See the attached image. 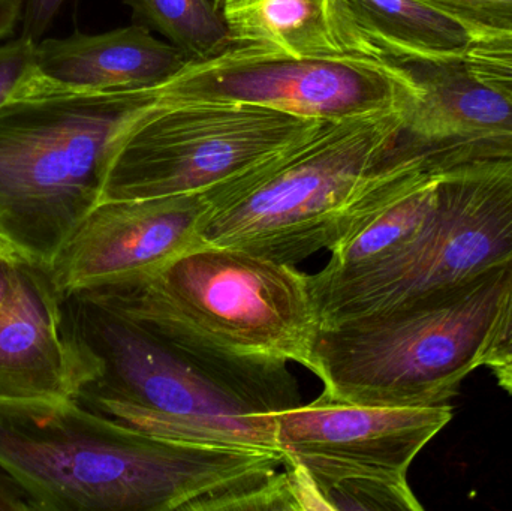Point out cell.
<instances>
[{
	"mask_svg": "<svg viewBox=\"0 0 512 511\" xmlns=\"http://www.w3.org/2000/svg\"><path fill=\"white\" fill-rule=\"evenodd\" d=\"M78 293L276 413L301 405L288 365L310 371L319 318L295 266L200 245L153 275Z\"/></svg>",
	"mask_w": 512,
	"mask_h": 511,
	"instance_id": "obj_1",
	"label": "cell"
},
{
	"mask_svg": "<svg viewBox=\"0 0 512 511\" xmlns=\"http://www.w3.org/2000/svg\"><path fill=\"white\" fill-rule=\"evenodd\" d=\"M406 111L328 123L251 170L204 191L201 245L297 266L333 251L426 176L418 158H393Z\"/></svg>",
	"mask_w": 512,
	"mask_h": 511,
	"instance_id": "obj_2",
	"label": "cell"
},
{
	"mask_svg": "<svg viewBox=\"0 0 512 511\" xmlns=\"http://www.w3.org/2000/svg\"><path fill=\"white\" fill-rule=\"evenodd\" d=\"M75 401L153 437L280 456L276 411L86 294H62Z\"/></svg>",
	"mask_w": 512,
	"mask_h": 511,
	"instance_id": "obj_3",
	"label": "cell"
},
{
	"mask_svg": "<svg viewBox=\"0 0 512 511\" xmlns=\"http://www.w3.org/2000/svg\"><path fill=\"white\" fill-rule=\"evenodd\" d=\"M512 261L462 287L319 326L310 372L331 401L375 407L450 404L481 356Z\"/></svg>",
	"mask_w": 512,
	"mask_h": 511,
	"instance_id": "obj_4",
	"label": "cell"
},
{
	"mask_svg": "<svg viewBox=\"0 0 512 511\" xmlns=\"http://www.w3.org/2000/svg\"><path fill=\"white\" fill-rule=\"evenodd\" d=\"M0 465L38 511H168L189 476L182 444L72 398L0 395Z\"/></svg>",
	"mask_w": 512,
	"mask_h": 511,
	"instance_id": "obj_5",
	"label": "cell"
},
{
	"mask_svg": "<svg viewBox=\"0 0 512 511\" xmlns=\"http://www.w3.org/2000/svg\"><path fill=\"white\" fill-rule=\"evenodd\" d=\"M125 93H41L0 107V236L50 267L102 201Z\"/></svg>",
	"mask_w": 512,
	"mask_h": 511,
	"instance_id": "obj_6",
	"label": "cell"
},
{
	"mask_svg": "<svg viewBox=\"0 0 512 511\" xmlns=\"http://www.w3.org/2000/svg\"><path fill=\"white\" fill-rule=\"evenodd\" d=\"M512 261V158L441 174L420 233L379 263L348 275H309L319 326L388 311L462 287Z\"/></svg>",
	"mask_w": 512,
	"mask_h": 511,
	"instance_id": "obj_7",
	"label": "cell"
},
{
	"mask_svg": "<svg viewBox=\"0 0 512 511\" xmlns=\"http://www.w3.org/2000/svg\"><path fill=\"white\" fill-rule=\"evenodd\" d=\"M327 125L254 105H132L117 135L102 201L209 191Z\"/></svg>",
	"mask_w": 512,
	"mask_h": 511,
	"instance_id": "obj_8",
	"label": "cell"
},
{
	"mask_svg": "<svg viewBox=\"0 0 512 511\" xmlns=\"http://www.w3.org/2000/svg\"><path fill=\"white\" fill-rule=\"evenodd\" d=\"M405 66L367 57L294 59L233 45L144 92L126 93L137 107L218 102L268 108L337 123L384 111H408L420 96Z\"/></svg>",
	"mask_w": 512,
	"mask_h": 511,
	"instance_id": "obj_9",
	"label": "cell"
},
{
	"mask_svg": "<svg viewBox=\"0 0 512 511\" xmlns=\"http://www.w3.org/2000/svg\"><path fill=\"white\" fill-rule=\"evenodd\" d=\"M453 416L450 404L375 407L322 395L277 413V446L298 507L321 486L408 482L414 459Z\"/></svg>",
	"mask_w": 512,
	"mask_h": 511,
	"instance_id": "obj_10",
	"label": "cell"
},
{
	"mask_svg": "<svg viewBox=\"0 0 512 511\" xmlns=\"http://www.w3.org/2000/svg\"><path fill=\"white\" fill-rule=\"evenodd\" d=\"M204 192L101 201L50 266L60 293L153 275L201 245L209 215Z\"/></svg>",
	"mask_w": 512,
	"mask_h": 511,
	"instance_id": "obj_11",
	"label": "cell"
},
{
	"mask_svg": "<svg viewBox=\"0 0 512 511\" xmlns=\"http://www.w3.org/2000/svg\"><path fill=\"white\" fill-rule=\"evenodd\" d=\"M405 68L417 78L421 93L406 111L397 152L426 156L441 171L512 158V104L478 81L463 56Z\"/></svg>",
	"mask_w": 512,
	"mask_h": 511,
	"instance_id": "obj_12",
	"label": "cell"
},
{
	"mask_svg": "<svg viewBox=\"0 0 512 511\" xmlns=\"http://www.w3.org/2000/svg\"><path fill=\"white\" fill-rule=\"evenodd\" d=\"M188 62L185 53L141 24L42 38L36 42L35 77L24 96L144 92Z\"/></svg>",
	"mask_w": 512,
	"mask_h": 511,
	"instance_id": "obj_13",
	"label": "cell"
},
{
	"mask_svg": "<svg viewBox=\"0 0 512 511\" xmlns=\"http://www.w3.org/2000/svg\"><path fill=\"white\" fill-rule=\"evenodd\" d=\"M77 387L62 293L50 267L21 258L17 290L0 311V395L74 399Z\"/></svg>",
	"mask_w": 512,
	"mask_h": 511,
	"instance_id": "obj_14",
	"label": "cell"
},
{
	"mask_svg": "<svg viewBox=\"0 0 512 511\" xmlns=\"http://www.w3.org/2000/svg\"><path fill=\"white\" fill-rule=\"evenodd\" d=\"M346 56L400 66L462 57L472 33L420 0H336Z\"/></svg>",
	"mask_w": 512,
	"mask_h": 511,
	"instance_id": "obj_15",
	"label": "cell"
},
{
	"mask_svg": "<svg viewBox=\"0 0 512 511\" xmlns=\"http://www.w3.org/2000/svg\"><path fill=\"white\" fill-rule=\"evenodd\" d=\"M234 45L294 59L346 56L336 0H224Z\"/></svg>",
	"mask_w": 512,
	"mask_h": 511,
	"instance_id": "obj_16",
	"label": "cell"
},
{
	"mask_svg": "<svg viewBox=\"0 0 512 511\" xmlns=\"http://www.w3.org/2000/svg\"><path fill=\"white\" fill-rule=\"evenodd\" d=\"M444 171L433 170L375 213L357 233L331 251L322 275H348L379 263L408 245L426 224Z\"/></svg>",
	"mask_w": 512,
	"mask_h": 511,
	"instance_id": "obj_17",
	"label": "cell"
},
{
	"mask_svg": "<svg viewBox=\"0 0 512 511\" xmlns=\"http://www.w3.org/2000/svg\"><path fill=\"white\" fill-rule=\"evenodd\" d=\"M138 24L152 30L189 60L206 59L233 47L216 0H123Z\"/></svg>",
	"mask_w": 512,
	"mask_h": 511,
	"instance_id": "obj_18",
	"label": "cell"
},
{
	"mask_svg": "<svg viewBox=\"0 0 512 511\" xmlns=\"http://www.w3.org/2000/svg\"><path fill=\"white\" fill-rule=\"evenodd\" d=\"M463 62L478 81L512 104V32L475 33Z\"/></svg>",
	"mask_w": 512,
	"mask_h": 511,
	"instance_id": "obj_19",
	"label": "cell"
},
{
	"mask_svg": "<svg viewBox=\"0 0 512 511\" xmlns=\"http://www.w3.org/2000/svg\"><path fill=\"white\" fill-rule=\"evenodd\" d=\"M453 18L472 35L512 32V0H420Z\"/></svg>",
	"mask_w": 512,
	"mask_h": 511,
	"instance_id": "obj_20",
	"label": "cell"
},
{
	"mask_svg": "<svg viewBox=\"0 0 512 511\" xmlns=\"http://www.w3.org/2000/svg\"><path fill=\"white\" fill-rule=\"evenodd\" d=\"M36 42L20 38L0 44V107L26 95L35 77Z\"/></svg>",
	"mask_w": 512,
	"mask_h": 511,
	"instance_id": "obj_21",
	"label": "cell"
},
{
	"mask_svg": "<svg viewBox=\"0 0 512 511\" xmlns=\"http://www.w3.org/2000/svg\"><path fill=\"white\" fill-rule=\"evenodd\" d=\"M512 360V275L499 300L481 356V368L495 369Z\"/></svg>",
	"mask_w": 512,
	"mask_h": 511,
	"instance_id": "obj_22",
	"label": "cell"
},
{
	"mask_svg": "<svg viewBox=\"0 0 512 511\" xmlns=\"http://www.w3.org/2000/svg\"><path fill=\"white\" fill-rule=\"evenodd\" d=\"M71 0H23L21 35L38 42Z\"/></svg>",
	"mask_w": 512,
	"mask_h": 511,
	"instance_id": "obj_23",
	"label": "cell"
},
{
	"mask_svg": "<svg viewBox=\"0 0 512 511\" xmlns=\"http://www.w3.org/2000/svg\"><path fill=\"white\" fill-rule=\"evenodd\" d=\"M0 511H38L26 489L0 465Z\"/></svg>",
	"mask_w": 512,
	"mask_h": 511,
	"instance_id": "obj_24",
	"label": "cell"
},
{
	"mask_svg": "<svg viewBox=\"0 0 512 511\" xmlns=\"http://www.w3.org/2000/svg\"><path fill=\"white\" fill-rule=\"evenodd\" d=\"M20 261L17 255H0V311L8 305L17 290Z\"/></svg>",
	"mask_w": 512,
	"mask_h": 511,
	"instance_id": "obj_25",
	"label": "cell"
},
{
	"mask_svg": "<svg viewBox=\"0 0 512 511\" xmlns=\"http://www.w3.org/2000/svg\"><path fill=\"white\" fill-rule=\"evenodd\" d=\"M23 0H0V41L9 38L21 24Z\"/></svg>",
	"mask_w": 512,
	"mask_h": 511,
	"instance_id": "obj_26",
	"label": "cell"
},
{
	"mask_svg": "<svg viewBox=\"0 0 512 511\" xmlns=\"http://www.w3.org/2000/svg\"><path fill=\"white\" fill-rule=\"evenodd\" d=\"M493 374L498 378L499 386L512 395V360L505 363V365L499 366V368L493 369Z\"/></svg>",
	"mask_w": 512,
	"mask_h": 511,
	"instance_id": "obj_27",
	"label": "cell"
},
{
	"mask_svg": "<svg viewBox=\"0 0 512 511\" xmlns=\"http://www.w3.org/2000/svg\"><path fill=\"white\" fill-rule=\"evenodd\" d=\"M0 255H17L15 254L14 249L5 242V239H3L2 236H0Z\"/></svg>",
	"mask_w": 512,
	"mask_h": 511,
	"instance_id": "obj_28",
	"label": "cell"
},
{
	"mask_svg": "<svg viewBox=\"0 0 512 511\" xmlns=\"http://www.w3.org/2000/svg\"><path fill=\"white\" fill-rule=\"evenodd\" d=\"M216 3H218V5L222 8V3H224V0H216Z\"/></svg>",
	"mask_w": 512,
	"mask_h": 511,
	"instance_id": "obj_29",
	"label": "cell"
}]
</instances>
